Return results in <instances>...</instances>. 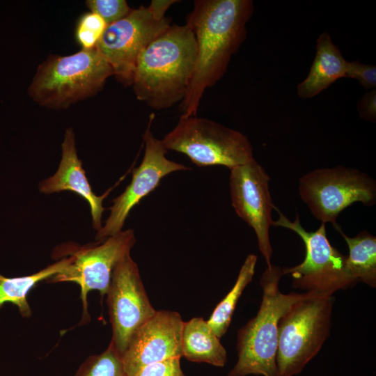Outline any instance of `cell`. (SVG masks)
<instances>
[{
	"instance_id": "1",
	"label": "cell",
	"mask_w": 376,
	"mask_h": 376,
	"mask_svg": "<svg viewBox=\"0 0 376 376\" xmlns=\"http://www.w3.org/2000/svg\"><path fill=\"white\" fill-rule=\"evenodd\" d=\"M254 11L251 0H196L186 24L194 34L196 58L185 97L182 116H196L207 88L227 70L232 56L246 36V24Z\"/></svg>"
},
{
	"instance_id": "2",
	"label": "cell",
	"mask_w": 376,
	"mask_h": 376,
	"mask_svg": "<svg viewBox=\"0 0 376 376\" xmlns=\"http://www.w3.org/2000/svg\"><path fill=\"white\" fill-rule=\"evenodd\" d=\"M196 43L187 25L171 24L139 54L131 86L136 98L159 110L185 97L194 72Z\"/></svg>"
},
{
	"instance_id": "3",
	"label": "cell",
	"mask_w": 376,
	"mask_h": 376,
	"mask_svg": "<svg viewBox=\"0 0 376 376\" xmlns=\"http://www.w3.org/2000/svg\"><path fill=\"white\" fill-rule=\"evenodd\" d=\"M281 267L272 265L264 271L260 285L263 299L256 315L237 333V361L228 376H276V352L280 319L295 302L311 292L282 293Z\"/></svg>"
},
{
	"instance_id": "4",
	"label": "cell",
	"mask_w": 376,
	"mask_h": 376,
	"mask_svg": "<svg viewBox=\"0 0 376 376\" xmlns=\"http://www.w3.org/2000/svg\"><path fill=\"white\" fill-rule=\"evenodd\" d=\"M112 75V68L96 48L50 55L38 67L28 92L42 107L66 109L97 94Z\"/></svg>"
},
{
	"instance_id": "5",
	"label": "cell",
	"mask_w": 376,
	"mask_h": 376,
	"mask_svg": "<svg viewBox=\"0 0 376 376\" xmlns=\"http://www.w3.org/2000/svg\"><path fill=\"white\" fill-rule=\"evenodd\" d=\"M334 298L311 292L293 304L279 324L276 376L302 371L329 334Z\"/></svg>"
},
{
	"instance_id": "6",
	"label": "cell",
	"mask_w": 376,
	"mask_h": 376,
	"mask_svg": "<svg viewBox=\"0 0 376 376\" xmlns=\"http://www.w3.org/2000/svg\"><path fill=\"white\" fill-rule=\"evenodd\" d=\"M162 142L167 150L187 155L200 167L224 166L231 169L254 159L245 134L196 116H181Z\"/></svg>"
},
{
	"instance_id": "7",
	"label": "cell",
	"mask_w": 376,
	"mask_h": 376,
	"mask_svg": "<svg viewBox=\"0 0 376 376\" xmlns=\"http://www.w3.org/2000/svg\"><path fill=\"white\" fill-rule=\"evenodd\" d=\"M176 2L152 0L149 6L132 9L127 16L107 26L95 48L118 81L131 85L139 54L171 25L166 12Z\"/></svg>"
},
{
	"instance_id": "8",
	"label": "cell",
	"mask_w": 376,
	"mask_h": 376,
	"mask_svg": "<svg viewBox=\"0 0 376 376\" xmlns=\"http://www.w3.org/2000/svg\"><path fill=\"white\" fill-rule=\"evenodd\" d=\"M279 213L272 225L292 230L303 240L305 258L299 265L282 268L283 274H290L292 286L319 295L332 296L339 290L351 287L357 282L346 267V256L333 246L327 237L325 224L315 231H307L301 226L297 214L290 221L276 207Z\"/></svg>"
},
{
	"instance_id": "9",
	"label": "cell",
	"mask_w": 376,
	"mask_h": 376,
	"mask_svg": "<svg viewBox=\"0 0 376 376\" xmlns=\"http://www.w3.org/2000/svg\"><path fill=\"white\" fill-rule=\"evenodd\" d=\"M299 192L312 214L322 223L336 224L340 213L355 202L376 201L375 181L359 170L338 166L311 171L299 180Z\"/></svg>"
},
{
	"instance_id": "10",
	"label": "cell",
	"mask_w": 376,
	"mask_h": 376,
	"mask_svg": "<svg viewBox=\"0 0 376 376\" xmlns=\"http://www.w3.org/2000/svg\"><path fill=\"white\" fill-rule=\"evenodd\" d=\"M106 295L112 327L111 343L123 356L134 333L157 312L130 253L115 267Z\"/></svg>"
},
{
	"instance_id": "11",
	"label": "cell",
	"mask_w": 376,
	"mask_h": 376,
	"mask_svg": "<svg viewBox=\"0 0 376 376\" xmlns=\"http://www.w3.org/2000/svg\"><path fill=\"white\" fill-rule=\"evenodd\" d=\"M135 242L134 230L130 228L81 246L71 253L73 260L68 272L49 279V282L72 281L79 285L83 305L81 322L89 319L88 293L97 290L102 297L107 294L115 267L130 253Z\"/></svg>"
},
{
	"instance_id": "12",
	"label": "cell",
	"mask_w": 376,
	"mask_h": 376,
	"mask_svg": "<svg viewBox=\"0 0 376 376\" xmlns=\"http://www.w3.org/2000/svg\"><path fill=\"white\" fill-rule=\"evenodd\" d=\"M230 170L232 205L237 214L253 229L259 250L267 267H270L269 228L273 222L272 211L276 208L269 190L270 178L255 159Z\"/></svg>"
},
{
	"instance_id": "13",
	"label": "cell",
	"mask_w": 376,
	"mask_h": 376,
	"mask_svg": "<svg viewBox=\"0 0 376 376\" xmlns=\"http://www.w3.org/2000/svg\"><path fill=\"white\" fill-rule=\"evenodd\" d=\"M145 152L140 165L132 170V178L125 191L112 200L110 214L104 225L97 232V241L117 234L123 229L130 211L141 199L159 185L168 174L189 170L185 165L166 157L167 149L162 140L155 138L148 126L143 136Z\"/></svg>"
},
{
	"instance_id": "14",
	"label": "cell",
	"mask_w": 376,
	"mask_h": 376,
	"mask_svg": "<svg viewBox=\"0 0 376 376\" xmlns=\"http://www.w3.org/2000/svg\"><path fill=\"white\" fill-rule=\"evenodd\" d=\"M183 325L178 312L157 311L134 333L122 356L126 375L134 376L141 368L155 362L182 357Z\"/></svg>"
},
{
	"instance_id": "15",
	"label": "cell",
	"mask_w": 376,
	"mask_h": 376,
	"mask_svg": "<svg viewBox=\"0 0 376 376\" xmlns=\"http://www.w3.org/2000/svg\"><path fill=\"white\" fill-rule=\"evenodd\" d=\"M61 149L62 157L56 172L40 182L39 189L46 194L71 191L81 196L89 204L92 225L97 231L102 227V215L105 210L103 201L113 187L101 196L93 192L82 168V162L78 157L75 135L72 128L65 130Z\"/></svg>"
},
{
	"instance_id": "16",
	"label": "cell",
	"mask_w": 376,
	"mask_h": 376,
	"mask_svg": "<svg viewBox=\"0 0 376 376\" xmlns=\"http://www.w3.org/2000/svg\"><path fill=\"white\" fill-rule=\"evenodd\" d=\"M347 61L330 35L322 33L317 39L316 54L306 79L297 88L299 97L312 98L337 79L345 77Z\"/></svg>"
},
{
	"instance_id": "17",
	"label": "cell",
	"mask_w": 376,
	"mask_h": 376,
	"mask_svg": "<svg viewBox=\"0 0 376 376\" xmlns=\"http://www.w3.org/2000/svg\"><path fill=\"white\" fill-rule=\"evenodd\" d=\"M219 339L207 320L193 318L184 322L181 356L191 362L224 367L227 361V352Z\"/></svg>"
},
{
	"instance_id": "18",
	"label": "cell",
	"mask_w": 376,
	"mask_h": 376,
	"mask_svg": "<svg viewBox=\"0 0 376 376\" xmlns=\"http://www.w3.org/2000/svg\"><path fill=\"white\" fill-rule=\"evenodd\" d=\"M72 260L70 256L27 276L6 277L0 273V308L6 303H10L17 306L22 317L30 318L32 310L27 299L29 292L39 282L67 273Z\"/></svg>"
},
{
	"instance_id": "19",
	"label": "cell",
	"mask_w": 376,
	"mask_h": 376,
	"mask_svg": "<svg viewBox=\"0 0 376 376\" xmlns=\"http://www.w3.org/2000/svg\"><path fill=\"white\" fill-rule=\"evenodd\" d=\"M334 228L346 242L349 253L346 256V267L351 277L368 285L376 286V237L368 231L363 230L357 236L345 235L336 224Z\"/></svg>"
},
{
	"instance_id": "20",
	"label": "cell",
	"mask_w": 376,
	"mask_h": 376,
	"mask_svg": "<svg viewBox=\"0 0 376 376\" xmlns=\"http://www.w3.org/2000/svg\"><path fill=\"white\" fill-rule=\"evenodd\" d=\"M257 256L249 254L241 267L235 285L227 295L217 304L207 320L215 334L220 338L227 331L237 305L246 285L255 273Z\"/></svg>"
},
{
	"instance_id": "21",
	"label": "cell",
	"mask_w": 376,
	"mask_h": 376,
	"mask_svg": "<svg viewBox=\"0 0 376 376\" xmlns=\"http://www.w3.org/2000/svg\"><path fill=\"white\" fill-rule=\"evenodd\" d=\"M74 376H127L122 355L110 342L99 354L91 355L81 364Z\"/></svg>"
},
{
	"instance_id": "22",
	"label": "cell",
	"mask_w": 376,
	"mask_h": 376,
	"mask_svg": "<svg viewBox=\"0 0 376 376\" xmlns=\"http://www.w3.org/2000/svg\"><path fill=\"white\" fill-rule=\"evenodd\" d=\"M107 26L104 20L96 13L88 12L81 15L77 22L75 36L81 49L95 48Z\"/></svg>"
},
{
	"instance_id": "23",
	"label": "cell",
	"mask_w": 376,
	"mask_h": 376,
	"mask_svg": "<svg viewBox=\"0 0 376 376\" xmlns=\"http://www.w3.org/2000/svg\"><path fill=\"white\" fill-rule=\"evenodd\" d=\"M86 6L90 12L100 15L107 26L123 19L132 9L125 0H87Z\"/></svg>"
},
{
	"instance_id": "24",
	"label": "cell",
	"mask_w": 376,
	"mask_h": 376,
	"mask_svg": "<svg viewBox=\"0 0 376 376\" xmlns=\"http://www.w3.org/2000/svg\"><path fill=\"white\" fill-rule=\"evenodd\" d=\"M345 77L355 79L367 90L376 86V66L361 63L359 61H347Z\"/></svg>"
},
{
	"instance_id": "25",
	"label": "cell",
	"mask_w": 376,
	"mask_h": 376,
	"mask_svg": "<svg viewBox=\"0 0 376 376\" xmlns=\"http://www.w3.org/2000/svg\"><path fill=\"white\" fill-rule=\"evenodd\" d=\"M134 376H186L180 366V357H173L147 365Z\"/></svg>"
},
{
	"instance_id": "26",
	"label": "cell",
	"mask_w": 376,
	"mask_h": 376,
	"mask_svg": "<svg viewBox=\"0 0 376 376\" xmlns=\"http://www.w3.org/2000/svg\"><path fill=\"white\" fill-rule=\"evenodd\" d=\"M358 111L360 117L368 121L375 122L376 119V91L370 90L359 100Z\"/></svg>"
}]
</instances>
